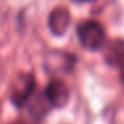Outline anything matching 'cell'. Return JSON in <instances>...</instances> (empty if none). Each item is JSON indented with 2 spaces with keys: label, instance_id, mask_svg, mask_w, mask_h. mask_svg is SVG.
<instances>
[{
  "label": "cell",
  "instance_id": "1",
  "mask_svg": "<svg viewBox=\"0 0 124 124\" xmlns=\"http://www.w3.org/2000/svg\"><path fill=\"white\" fill-rule=\"evenodd\" d=\"M78 38L80 44L87 49H99L105 40L104 28L95 20H85L78 25Z\"/></svg>",
  "mask_w": 124,
  "mask_h": 124
},
{
  "label": "cell",
  "instance_id": "2",
  "mask_svg": "<svg viewBox=\"0 0 124 124\" xmlns=\"http://www.w3.org/2000/svg\"><path fill=\"white\" fill-rule=\"evenodd\" d=\"M35 91V78L32 73H19L11 84V101L16 107H24Z\"/></svg>",
  "mask_w": 124,
  "mask_h": 124
},
{
  "label": "cell",
  "instance_id": "3",
  "mask_svg": "<svg viewBox=\"0 0 124 124\" xmlns=\"http://www.w3.org/2000/svg\"><path fill=\"white\" fill-rule=\"evenodd\" d=\"M46 99L52 107L63 108L70 100V91L67 85L59 79H54L48 83L46 88Z\"/></svg>",
  "mask_w": 124,
  "mask_h": 124
},
{
  "label": "cell",
  "instance_id": "4",
  "mask_svg": "<svg viewBox=\"0 0 124 124\" xmlns=\"http://www.w3.org/2000/svg\"><path fill=\"white\" fill-rule=\"evenodd\" d=\"M70 12L65 7H56L52 9L48 17V27L55 36H62L70 27Z\"/></svg>",
  "mask_w": 124,
  "mask_h": 124
},
{
  "label": "cell",
  "instance_id": "5",
  "mask_svg": "<svg viewBox=\"0 0 124 124\" xmlns=\"http://www.w3.org/2000/svg\"><path fill=\"white\" fill-rule=\"evenodd\" d=\"M105 59L111 65H115L119 70L124 68V41H115L108 47L105 52Z\"/></svg>",
  "mask_w": 124,
  "mask_h": 124
},
{
  "label": "cell",
  "instance_id": "6",
  "mask_svg": "<svg viewBox=\"0 0 124 124\" xmlns=\"http://www.w3.org/2000/svg\"><path fill=\"white\" fill-rule=\"evenodd\" d=\"M73 63H75V57L70 54H65V52H63L62 60H55V57L51 54L47 57V65L52 71H64V72H67L73 67Z\"/></svg>",
  "mask_w": 124,
  "mask_h": 124
},
{
  "label": "cell",
  "instance_id": "7",
  "mask_svg": "<svg viewBox=\"0 0 124 124\" xmlns=\"http://www.w3.org/2000/svg\"><path fill=\"white\" fill-rule=\"evenodd\" d=\"M120 79H121V83H123V85H124V68L120 70Z\"/></svg>",
  "mask_w": 124,
  "mask_h": 124
},
{
  "label": "cell",
  "instance_id": "8",
  "mask_svg": "<svg viewBox=\"0 0 124 124\" xmlns=\"http://www.w3.org/2000/svg\"><path fill=\"white\" fill-rule=\"evenodd\" d=\"M12 124H28L27 121H24V120H16V121H14Z\"/></svg>",
  "mask_w": 124,
  "mask_h": 124
},
{
  "label": "cell",
  "instance_id": "9",
  "mask_svg": "<svg viewBox=\"0 0 124 124\" xmlns=\"http://www.w3.org/2000/svg\"><path fill=\"white\" fill-rule=\"evenodd\" d=\"M81 1H89V0H81Z\"/></svg>",
  "mask_w": 124,
  "mask_h": 124
}]
</instances>
